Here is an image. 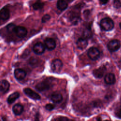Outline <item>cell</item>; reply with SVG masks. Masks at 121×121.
Segmentation results:
<instances>
[{"mask_svg": "<svg viewBox=\"0 0 121 121\" xmlns=\"http://www.w3.org/2000/svg\"><path fill=\"white\" fill-rule=\"evenodd\" d=\"M100 25L101 28L106 31H111L114 27L113 21L109 17L103 18L100 21Z\"/></svg>", "mask_w": 121, "mask_h": 121, "instance_id": "1", "label": "cell"}, {"mask_svg": "<svg viewBox=\"0 0 121 121\" xmlns=\"http://www.w3.org/2000/svg\"><path fill=\"white\" fill-rule=\"evenodd\" d=\"M107 47L110 52H116L121 47L120 41L117 39L112 40L108 43Z\"/></svg>", "mask_w": 121, "mask_h": 121, "instance_id": "2", "label": "cell"}, {"mask_svg": "<svg viewBox=\"0 0 121 121\" xmlns=\"http://www.w3.org/2000/svg\"><path fill=\"white\" fill-rule=\"evenodd\" d=\"M87 55L91 60H95L100 57V52L97 48L91 47L89 49L87 52Z\"/></svg>", "mask_w": 121, "mask_h": 121, "instance_id": "3", "label": "cell"}, {"mask_svg": "<svg viewBox=\"0 0 121 121\" xmlns=\"http://www.w3.org/2000/svg\"><path fill=\"white\" fill-rule=\"evenodd\" d=\"M63 66L61 60L60 59H56L52 60L51 63V68L52 71L55 73H59Z\"/></svg>", "mask_w": 121, "mask_h": 121, "instance_id": "4", "label": "cell"}, {"mask_svg": "<svg viewBox=\"0 0 121 121\" xmlns=\"http://www.w3.org/2000/svg\"><path fill=\"white\" fill-rule=\"evenodd\" d=\"M25 94L29 97L34 100H40L41 96L35 91L29 88H25L24 89Z\"/></svg>", "mask_w": 121, "mask_h": 121, "instance_id": "5", "label": "cell"}, {"mask_svg": "<svg viewBox=\"0 0 121 121\" xmlns=\"http://www.w3.org/2000/svg\"><path fill=\"white\" fill-rule=\"evenodd\" d=\"M35 87L37 91L43 92L49 89L50 87V84L47 80H44L38 83Z\"/></svg>", "mask_w": 121, "mask_h": 121, "instance_id": "6", "label": "cell"}, {"mask_svg": "<svg viewBox=\"0 0 121 121\" xmlns=\"http://www.w3.org/2000/svg\"><path fill=\"white\" fill-rule=\"evenodd\" d=\"M15 34L19 38H24L27 35V30L23 26H16L14 30Z\"/></svg>", "mask_w": 121, "mask_h": 121, "instance_id": "7", "label": "cell"}, {"mask_svg": "<svg viewBox=\"0 0 121 121\" xmlns=\"http://www.w3.org/2000/svg\"><path fill=\"white\" fill-rule=\"evenodd\" d=\"M45 48V47L43 43L41 42H38L34 45L33 50L35 54L40 55L44 52Z\"/></svg>", "mask_w": 121, "mask_h": 121, "instance_id": "8", "label": "cell"}, {"mask_svg": "<svg viewBox=\"0 0 121 121\" xmlns=\"http://www.w3.org/2000/svg\"><path fill=\"white\" fill-rule=\"evenodd\" d=\"M56 45V42L53 39L47 37L44 40V46L48 50L52 51L54 49Z\"/></svg>", "mask_w": 121, "mask_h": 121, "instance_id": "9", "label": "cell"}, {"mask_svg": "<svg viewBox=\"0 0 121 121\" xmlns=\"http://www.w3.org/2000/svg\"><path fill=\"white\" fill-rule=\"evenodd\" d=\"M106 70L105 66H102L98 68V69H95L93 71V74L96 78H101L103 77L104 74Z\"/></svg>", "mask_w": 121, "mask_h": 121, "instance_id": "10", "label": "cell"}, {"mask_svg": "<svg viewBox=\"0 0 121 121\" xmlns=\"http://www.w3.org/2000/svg\"><path fill=\"white\" fill-rule=\"evenodd\" d=\"M26 71L21 69H17L14 70V76L17 80H21L23 79L26 76Z\"/></svg>", "mask_w": 121, "mask_h": 121, "instance_id": "11", "label": "cell"}, {"mask_svg": "<svg viewBox=\"0 0 121 121\" xmlns=\"http://www.w3.org/2000/svg\"><path fill=\"white\" fill-rule=\"evenodd\" d=\"M9 10L6 7L2 8L0 10V19L1 20H7L9 18Z\"/></svg>", "mask_w": 121, "mask_h": 121, "instance_id": "12", "label": "cell"}, {"mask_svg": "<svg viewBox=\"0 0 121 121\" xmlns=\"http://www.w3.org/2000/svg\"><path fill=\"white\" fill-rule=\"evenodd\" d=\"M78 48L80 50L85 49L88 45L87 40L81 37L78 39L76 43Z\"/></svg>", "mask_w": 121, "mask_h": 121, "instance_id": "13", "label": "cell"}, {"mask_svg": "<svg viewBox=\"0 0 121 121\" xmlns=\"http://www.w3.org/2000/svg\"><path fill=\"white\" fill-rule=\"evenodd\" d=\"M104 81L108 85L114 84L116 81L115 75L113 73H111L107 74L104 77Z\"/></svg>", "mask_w": 121, "mask_h": 121, "instance_id": "14", "label": "cell"}, {"mask_svg": "<svg viewBox=\"0 0 121 121\" xmlns=\"http://www.w3.org/2000/svg\"><path fill=\"white\" fill-rule=\"evenodd\" d=\"M9 83L6 80H2L0 81V91L2 93L7 92L9 88Z\"/></svg>", "mask_w": 121, "mask_h": 121, "instance_id": "15", "label": "cell"}, {"mask_svg": "<svg viewBox=\"0 0 121 121\" xmlns=\"http://www.w3.org/2000/svg\"><path fill=\"white\" fill-rule=\"evenodd\" d=\"M63 99V97L61 94L58 92H55L52 94L51 95V100L53 103H60Z\"/></svg>", "mask_w": 121, "mask_h": 121, "instance_id": "16", "label": "cell"}, {"mask_svg": "<svg viewBox=\"0 0 121 121\" xmlns=\"http://www.w3.org/2000/svg\"><path fill=\"white\" fill-rule=\"evenodd\" d=\"M12 111L16 115H20L23 111V107L21 104H17L13 106Z\"/></svg>", "mask_w": 121, "mask_h": 121, "instance_id": "17", "label": "cell"}, {"mask_svg": "<svg viewBox=\"0 0 121 121\" xmlns=\"http://www.w3.org/2000/svg\"><path fill=\"white\" fill-rule=\"evenodd\" d=\"M68 6V3L65 0H58L57 7L59 10L63 11L67 8Z\"/></svg>", "mask_w": 121, "mask_h": 121, "instance_id": "18", "label": "cell"}, {"mask_svg": "<svg viewBox=\"0 0 121 121\" xmlns=\"http://www.w3.org/2000/svg\"><path fill=\"white\" fill-rule=\"evenodd\" d=\"M92 35H93V33L91 31V27L89 26H88L84 30L83 32L82 37L87 40L88 39L91 38L92 37Z\"/></svg>", "mask_w": 121, "mask_h": 121, "instance_id": "19", "label": "cell"}, {"mask_svg": "<svg viewBox=\"0 0 121 121\" xmlns=\"http://www.w3.org/2000/svg\"><path fill=\"white\" fill-rule=\"evenodd\" d=\"M20 96L18 92H16L10 94L7 99V102L9 104H10L14 102Z\"/></svg>", "mask_w": 121, "mask_h": 121, "instance_id": "20", "label": "cell"}, {"mask_svg": "<svg viewBox=\"0 0 121 121\" xmlns=\"http://www.w3.org/2000/svg\"><path fill=\"white\" fill-rule=\"evenodd\" d=\"M44 3L40 0H38L33 5V8L35 10H39L43 8Z\"/></svg>", "mask_w": 121, "mask_h": 121, "instance_id": "21", "label": "cell"}, {"mask_svg": "<svg viewBox=\"0 0 121 121\" xmlns=\"http://www.w3.org/2000/svg\"><path fill=\"white\" fill-rule=\"evenodd\" d=\"M16 26L14 24L11 23L9 24L7 26V29L8 30V32H10V33H12V32H14V30L15 29Z\"/></svg>", "mask_w": 121, "mask_h": 121, "instance_id": "22", "label": "cell"}, {"mask_svg": "<svg viewBox=\"0 0 121 121\" xmlns=\"http://www.w3.org/2000/svg\"><path fill=\"white\" fill-rule=\"evenodd\" d=\"M113 6L116 9H119L121 7V2L120 0H113Z\"/></svg>", "mask_w": 121, "mask_h": 121, "instance_id": "23", "label": "cell"}, {"mask_svg": "<svg viewBox=\"0 0 121 121\" xmlns=\"http://www.w3.org/2000/svg\"><path fill=\"white\" fill-rule=\"evenodd\" d=\"M51 18V16L49 14L44 15L42 18V22L43 23H45L48 20H49Z\"/></svg>", "mask_w": 121, "mask_h": 121, "instance_id": "24", "label": "cell"}, {"mask_svg": "<svg viewBox=\"0 0 121 121\" xmlns=\"http://www.w3.org/2000/svg\"><path fill=\"white\" fill-rule=\"evenodd\" d=\"M55 108V105L52 104H48L45 105V108L48 111H52Z\"/></svg>", "mask_w": 121, "mask_h": 121, "instance_id": "25", "label": "cell"}, {"mask_svg": "<svg viewBox=\"0 0 121 121\" xmlns=\"http://www.w3.org/2000/svg\"><path fill=\"white\" fill-rule=\"evenodd\" d=\"M69 119L68 118L66 117H60L57 118L55 121H69Z\"/></svg>", "mask_w": 121, "mask_h": 121, "instance_id": "26", "label": "cell"}, {"mask_svg": "<svg viewBox=\"0 0 121 121\" xmlns=\"http://www.w3.org/2000/svg\"><path fill=\"white\" fill-rule=\"evenodd\" d=\"M115 114H116V116L117 117L121 119V109H120L118 110V111H117L116 112Z\"/></svg>", "mask_w": 121, "mask_h": 121, "instance_id": "27", "label": "cell"}, {"mask_svg": "<svg viewBox=\"0 0 121 121\" xmlns=\"http://www.w3.org/2000/svg\"><path fill=\"white\" fill-rule=\"evenodd\" d=\"M108 1H109V0H99L100 3L101 5L106 4Z\"/></svg>", "mask_w": 121, "mask_h": 121, "instance_id": "28", "label": "cell"}, {"mask_svg": "<svg viewBox=\"0 0 121 121\" xmlns=\"http://www.w3.org/2000/svg\"><path fill=\"white\" fill-rule=\"evenodd\" d=\"M119 26H120V28H121V22H120V23H119Z\"/></svg>", "mask_w": 121, "mask_h": 121, "instance_id": "29", "label": "cell"}, {"mask_svg": "<svg viewBox=\"0 0 121 121\" xmlns=\"http://www.w3.org/2000/svg\"><path fill=\"white\" fill-rule=\"evenodd\" d=\"M73 121V120H70V121Z\"/></svg>", "mask_w": 121, "mask_h": 121, "instance_id": "30", "label": "cell"}, {"mask_svg": "<svg viewBox=\"0 0 121 121\" xmlns=\"http://www.w3.org/2000/svg\"><path fill=\"white\" fill-rule=\"evenodd\" d=\"M108 121V120H105V121Z\"/></svg>", "mask_w": 121, "mask_h": 121, "instance_id": "31", "label": "cell"}]
</instances>
